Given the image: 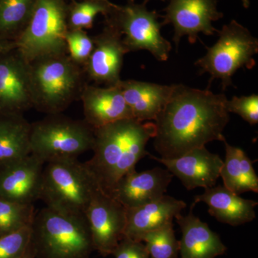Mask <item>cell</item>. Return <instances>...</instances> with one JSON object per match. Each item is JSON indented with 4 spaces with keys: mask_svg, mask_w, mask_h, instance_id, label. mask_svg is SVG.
<instances>
[{
    "mask_svg": "<svg viewBox=\"0 0 258 258\" xmlns=\"http://www.w3.org/2000/svg\"><path fill=\"white\" fill-rule=\"evenodd\" d=\"M68 55L71 60L83 67L92 53L93 37L83 30H69L66 35Z\"/></svg>",
    "mask_w": 258,
    "mask_h": 258,
    "instance_id": "cell-28",
    "label": "cell"
},
{
    "mask_svg": "<svg viewBox=\"0 0 258 258\" xmlns=\"http://www.w3.org/2000/svg\"><path fill=\"white\" fill-rule=\"evenodd\" d=\"M175 85H160L135 80L120 81L119 86L134 119L152 121L170 99Z\"/></svg>",
    "mask_w": 258,
    "mask_h": 258,
    "instance_id": "cell-20",
    "label": "cell"
},
{
    "mask_svg": "<svg viewBox=\"0 0 258 258\" xmlns=\"http://www.w3.org/2000/svg\"><path fill=\"white\" fill-rule=\"evenodd\" d=\"M85 215L94 250L103 257L112 254L124 237L126 209L111 195L99 189L88 205Z\"/></svg>",
    "mask_w": 258,
    "mask_h": 258,
    "instance_id": "cell-10",
    "label": "cell"
},
{
    "mask_svg": "<svg viewBox=\"0 0 258 258\" xmlns=\"http://www.w3.org/2000/svg\"><path fill=\"white\" fill-rule=\"evenodd\" d=\"M80 99L83 103L84 120L93 129L118 120L134 118L119 83L105 87L86 84Z\"/></svg>",
    "mask_w": 258,
    "mask_h": 258,
    "instance_id": "cell-17",
    "label": "cell"
},
{
    "mask_svg": "<svg viewBox=\"0 0 258 258\" xmlns=\"http://www.w3.org/2000/svg\"><path fill=\"white\" fill-rule=\"evenodd\" d=\"M68 7L66 0H37L28 25L15 40L16 50L28 62L68 54Z\"/></svg>",
    "mask_w": 258,
    "mask_h": 258,
    "instance_id": "cell-8",
    "label": "cell"
},
{
    "mask_svg": "<svg viewBox=\"0 0 258 258\" xmlns=\"http://www.w3.org/2000/svg\"><path fill=\"white\" fill-rule=\"evenodd\" d=\"M93 1L109 2V0H93Z\"/></svg>",
    "mask_w": 258,
    "mask_h": 258,
    "instance_id": "cell-35",
    "label": "cell"
},
{
    "mask_svg": "<svg viewBox=\"0 0 258 258\" xmlns=\"http://www.w3.org/2000/svg\"><path fill=\"white\" fill-rule=\"evenodd\" d=\"M242 6L244 7L245 9L249 8L250 6V0H242Z\"/></svg>",
    "mask_w": 258,
    "mask_h": 258,
    "instance_id": "cell-34",
    "label": "cell"
},
{
    "mask_svg": "<svg viewBox=\"0 0 258 258\" xmlns=\"http://www.w3.org/2000/svg\"><path fill=\"white\" fill-rule=\"evenodd\" d=\"M112 254L115 258H149L143 242L123 237L115 247Z\"/></svg>",
    "mask_w": 258,
    "mask_h": 258,
    "instance_id": "cell-31",
    "label": "cell"
},
{
    "mask_svg": "<svg viewBox=\"0 0 258 258\" xmlns=\"http://www.w3.org/2000/svg\"><path fill=\"white\" fill-rule=\"evenodd\" d=\"M16 42L14 40H7V39L0 38V55L5 52L16 49Z\"/></svg>",
    "mask_w": 258,
    "mask_h": 258,
    "instance_id": "cell-32",
    "label": "cell"
},
{
    "mask_svg": "<svg viewBox=\"0 0 258 258\" xmlns=\"http://www.w3.org/2000/svg\"><path fill=\"white\" fill-rule=\"evenodd\" d=\"M219 38L213 46L195 64L200 74L210 75L209 87L215 79L221 81L222 90L233 86L232 78L239 69H253L254 56L258 52V40L249 30L233 20L218 31Z\"/></svg>",
    "mask_w": 258,
    "mask_h": 258,
    "instance_id": "cell-7",
    "label": "cell"
},
{
    "mask_svg": "<svg viewBox=\"0 0 258 258\" xmlns=\"http://www.w3.org/2000/svg\"><path fill=\"white\" fill-rule=\"evenodd\" d=\"M149 0H144V3H147L148 2H149ZM161 1L164 2V1H166V0H161Z\"/></svg>",
    "mask_w": 258,
    "mask_h": 258,
    "instance_id": "cell-36",
    "label": "cell"
},
{
    "mask_svg": "<svg viewBox=\"0 0 258 258\" xmlns=\"http://www.w3.org/2000/svg\"><path fill=\"white\" fill-rule=\"evenodd\" d=\"M104 18L106 25L119 32L128 52L147 50L157 60L169 58L172 46L161 35V28L164 26L159 21L161 16L148 9L147 3L138 4L128 0L124 5L113 4Z\"/></svg>",
    "mask_w": 258,
    "mask_h": 258,
    "instance_id": "cell-9",
    "label": "cell"
},
{
    "mask_svg": "<svg viewBox=\"0 0 258 258\" xmlns=\"http://www.w3.org/2000/svg\"><path fill=\"white\" fill-rule=\"evenodd\" d=\"M149 156L165 166L188 190L215 186L223 164L218 154L209 152L205 147L197 148L174 159H163L150 154Z\"/></svg>",
    "mask_w": 258,
    "mask_h": 258,
    "instance_id": "cell-15",
    "label": "cell"
},
{
    "mask_svg": "<svg viewBox=\"0 0 258 258\" xmlns=\"http://www.w3.org/2000/svg\"><path fill=\"white\" fill-rule=\"evenodd\" d=\"M164 11L162 24H170L174 28L172 40L176 47L184 36L194 44L200 33L215 35L218 30L212 23L223 18V13L217 9V0H169Z\"/></svg>",
    "mask_w": 258,
    "mask_h": 258,
    "instance_id": "cell-11",
    "label": "cell"
},
{
    "mask_svg": "<svg viewBox=\"0 0 258 258\" xmlns=\"http://www.w3.org/2000/svg\"><path fill=\"white\" fill-rule=\"evenodd\" d=\"M94 129L84 120H75L58 114L47 115L31 123L30 150L42 162L78 159L92 150Z\"/></svg>",
    "mask_w": 258,
    "mask_h": 258,
    "instance_id": "cell-6",
    "label": "cell"
},
{
    "mask_svg": "<svg viewBox=\"0 0 258 258\" xmlns=\"http://www.w3.org/2000/svg\"><path fill=\"white\" fill-rule=\"evenodd\" d=\"M30 243L37 258H90L93 248L85 215L45 207L35 214Z\"/></svg>",
    "mask_w": 258,
    "mask_h": 258,
    "instance_id": "cell-4",
    "label": "cell"
},
{
    "mask_svg": "<svg viewBox=\"0 0 258 258\" xmlns=\"http://www.w3.org/2000/svg\"><path fill=\"white\" fill-rule=\"evenodd\" d=\"M23 258H37L35 252H34L33 249H32L31 243L29 245L28 249H27L26 252H25V255L23 256Z\"/></svg>",
    "mask_w": 258,
    "mask_h": 258,
    "instance_id": "cell-33",
    "label": "cell"
},
{
    "mask_svg": "<svg viewBox=\"0 0 258 258\" xmlns=\"http://www.w3.org/2000/svg\"><path fill=\"white\" fill-rule=\"evenodd\" d=\"M35 214L33 204L15 203L0 199V236L30 227Z\"/></svg>",
    "mask_w": 258,
    "mask_h": 258,
    "instance_id": "cell-26",
    "label": "cell"
},
{
    "mask_svg": "<svg viewBox=\"0 0 258 258\" xmlns=\"http://www.w3.org/2000/svg\"><path fill=\"white\" fill-rule=\"evenodd\" d=\"M94 134L93 156L86 164L101 189L110 195L118 181L149 155L147 145L155 136V123L128 118L94 129Z\"/></svg>",
    "mask_w": 258,
    "mask_h": 258,
    "instance_id": "cell-2",
    "label": "cell"
},
{
    "mask_svg": "<svg viewBox=\"0 0 258 258\" xmlns=\"http://www.w3.org/2000/svg\"><path fill=\"white\" fill-rule=\"evenodd\" d=\"M195 205H191L186 216L179 213L175 217L181 232L179 241L181 258H215L222 255L227 250V247L208 223L194 215Z\"/></svg>",
    "mask_w": 258,
    "mask_h": 258,
    "instance_id": "cell-19",
    "label": "cell"
},
{
    "mask_svg": "<svg viewBox=\"0 0 258 258\" xmlns=\"http://www.w3.org/2000/svg\"><path fill=\"white\" fill-rule=\"evenodd\" d=\"M71 1H73V0H71Z\"/></svg>",
    "mask_w": 258,
    "mask_h": 258,
    "instance_id": "cell-37",
    "label": "cell"
},
{
    "mask_svg": "<svg viewBox=\"0 0 258 258\" xmlns=\"http://www.w3.org/2000/svg\"><path fill=\"white\" fill-rule=\"evenodd\" d=\"M30 132L31 123L23 115H0V163L31 154Z\"/></svg>",
    "mask_w": 258,
    "mask_h": 258,
    "instance_id": "cell-23",
    "label": "cell"
},
{
    "mask_svg": "<svg viewBox=\"0 0 258 258\" xmlns=\"http://www.w3.org/2000/svg\"><path fill=\"white\" fill-rule=\"evenodd\" d=\"M227 111L242 117V119L250 125L258 123V96L252 94L247 96H234L227 100Z\"/></svg>",
    "mask_w": 258,
    "mask_h": 258,
    "instance_id": "cell-30",
    "label": "cell"
},
{
    "mask_svg": "<svg viewBox=\"0 0 258 258\" xmlns=\"http://www.w3.org/2000/svg\"><path fill=\"white\" fill-rule=\"evenodd\" d=\"M186 207L182 200L164 195L155 201L126 209L124 237L142 242L148 232L173 222L178 214Z\"/></svg>",
    "mask_w": 258,
    "mask_h": 258,
    "instance_id": "cell-18",
    "label": "cell"
},
{
    "mask_svg": "<svg viewBox=\"0 0 258 258\" xmlns=\"http://www.w3.org/2000/svg\"><path fill=\"white\" fill-rule=\"evenodd\" d=\"M99 189L86 162L78 159H62L45 164L40 200L52 210L85 215Z\"/></svg>",
    "mask_w": 258,
    "mask_h": 258,
    "instance_id": "cell-5",
    "label": "cell"
},
{
    "mask_svg": "<svg viewBox=\"0 0 258 258\" xmlns=\"http://www.w3.org/2000/svg\"><path fill=\"white\" fill-rule=\"evenodd\" d=\"M37 0H0V38L15 40L31 18Z\"/></svg>",
    "mask_w": 258,
    "mask_h": 258,
    "instance_id": "cell-24",
    "label": "cell"
},
{
    "mask_svg": "<svg viewBox=\"0 0 258 258\" xmlns=\"http://www.w3.org/2000/svg\"><path fill=\"white\" fill-rule=\"evenodd\" d=\"M32 108L30 62L16 49L0 55V115H23Z\"/></svg>",
    "mask_w": 258,
    "mask_h": 258,
    "instance_id": "cell-12",
    "label": "cell"
},
{
    "mask_svg": "<svg viewBox=\"0 0 258 258\" xmlns=\"http://www.w3.org/2000/svg\"><path fill=\"white\" fill-rule=\"evenodd\" d=\"M166 169L132 171L118 181L109 195L125 208L152 203L165 195L173 178Z\"/></svg>",
    "mask_w": 258,
    "mask_h": 258,
    "instance_id": "cell-16",
    "label": "cell"
},
{
    "mask_svg": "<svg viewBox=\"0 0 258 258\" xmlns=\"http://www.w3.org/2000/svg\"><path fill=\"white\" fill-rule=\"evenodd\" d=\"M45 163L30 154L0 163V199L33 204L40 200Z\"/></svg>",
    "mask_w": 258,
    "mask_h": 258,
    "instance_id": "cell-14",
    "label": "cell"
},
{
    "mask_svg": "<svg viewBox=\"0 0 258 258\" xmlns=\"http://www.w3.org/2000/svg\"><path fill=\"white\" fill-rule=\"evenodd\" d=\"M111 2L73 0L68 7L69 30H88L93 28L97 15L106 16L111 9Z\"/></svg>",
    "mask_w": 258,
    "mask_h": 258,
    "instance_id": "cell-25",
    "label": "cell"
},
{
    "mask_svg": "<svg viewBox=\"0 0 258 258\" xmlns=\"http://www.w3.org/2000/svg\"><path fill=\"white\" fill-rule=\"evenodd\" d=\"M227 100L223 93L176 84L154 120L156 152L163 159H174L213 141L222 142L230 119Z\"/></svg>",
    "mask_w": 258,
    "mask_h": 258,
    "instance_id": "cell-1",
    "label": "cell"
},
{
    "mask_svg": "<svg viewBox=\"0 0 258 258\" xmlns=\"http://www.w3.org/2000/svg\"><path fill=\"white\" fill-rule=\"evenodd\" d=\"M225 147V159L220 169L223 186L237 195L252 191L258 192V177L252 161L239 147L222 141Z\"/></svg>",
    "mask_w": 258,
    "mask_h": 258,
    "instance_id": "cell-22",
    "label": "cell"
},
{
    "mask_svg": "<svg viewBox=\"0 0 258 258\" xmlns=\"http://www.w3.org/2000/svg\"><path fill=\"white\" fill-rule=\"evenodd\" d=\"M142 242H145L149 258H178L179 242L173 222L148 232L142 237Z\"/></svg>",
    "mask_w": 258,
    "mask_h": 258,
    "instance_id": "cell-27",
    "label": "cell"
},
{
    "mask_svg": "<svg viewBox=\"0 0 258 258\" xmlns=\"http://www.w3.org/2000/svg\"><path fill=\"white\" fill-rule=\"evenodd\" d=\"M83 68L68 54L45 56L30 62L32 108L47 115L63 112L81 98L87 83Z\"/></svg>",
    "mask_w": 258,
    "mask_h": 258,
    "instance_id": "cell-3",
    "label": "cell"
},
{
    "mask_svg": "<svg viewBox=\"0 0 258 258\" xmlns=\"http://www.w3.org/2000/svg\"><path fill=\"white\" fill-rule=\"evenodd\" d=\"M31 226L0 236V258L23 257L31 240Z\"/></svg>",
    "mask_w": 258,
    "mask_h": 258,
    "instance_id": "cell-29",
    "label": "cell"
},
{
    "mask_svg": "<svg viewBox=\"0 0 258 258\" xmlns=\"http://www.w3.org/2000/svg\"><path fill=\"white\" fill-rule=\"evenodd\" d=\"M94 47L83 67L86 79L96 85L116 86L120 82V71L124 55L128 52L121 35L113 27L105 24L101 32L93 37Z\"/></svg>",
    "mask_w": 258,
    "mask_h": 258,
    "instance_id": "cell-13",
    "label": "cell"
},
{
    "mask_svg": "<svg viewBox=\"0 0 258 258\" xmlns=\"http://www.w3.org/2000/svg\"><path fill=\"white\" fill-rule=\"evenodd\" d=\"M195 199V203H204L208 206V212L219 222L231 226L244 225L256 217L257 202L246 200L232 192L224 186L205 189Z\"/></svg>",
    "mask_w": 258,
    "mask_h": 258,
    "instance_id": "cell-21",
    "label": "cell"
}]
</instances>
